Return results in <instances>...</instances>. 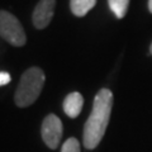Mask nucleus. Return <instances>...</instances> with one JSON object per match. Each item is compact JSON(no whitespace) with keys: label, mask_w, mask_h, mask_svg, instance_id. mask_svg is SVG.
I'll return each instance as SVG.
<instances>
[{"label":"nucleus","mask_w":152,"mask_h":152,"mask_svg":"<svg viewBox=\"0 0 152 152\" xmlns=\"http://www.w3.org/2000/svg\"><path fill=\"white\" fill-rule=\"evenodd\" d=\"M113 108V93L109 89H102L94 98L93 110L84 127V146L94 150L104 137Z\"/></svg>","instance_id":"nucleus-1"},{"label":"nucleus","mask_w":152,"mask_h":152,"mask_svg":"<svg viewBox=\"0 0 152 152\" xmlns=\"http://www.w3.org/2000/svg\"><path fill=\"white\" fill-rule=\"evenodd\" d=\"M45 72L39 67H29L23 72L18 84L14 102L19 108L29 107L34 103L43 89Z\"/></svg>","instance_id":"nucleus-2"},{"label":"nucleus","mask_w":152,"mask_h":152,"mask_svg":"<svg viewBox=\"0 0 152 152\" xmlns=\"http://www.w3.org/2000/svg\"><path fill=\"white\" fill-rule=\"evenodd\" d=\"M0 37L15 47L24 46L27 42L20 22L7 10H0Z\"/></svg>","instance_id":"nucleus-3"},{"label":"nucleus","mask_w":152,"mask_h":152,"mask_svg":"<svg viewBox=\"0 0 152 152\" xmlns=\"http://www.w3.org/2000/svg\"><path fill=\"white\" fill-rule=\"evenodd\" d=\"M62 122L55 114H48L42 122V138L51 150L58 147L60 141L62 138Z\"/></svg>","instance_id":"nucleus-4"},{"label":"nucleus","mask_w":152,"mask_h":152,"mask_svg":"<svg viewBox=\"0 0 152 152\" xmlns=\"http://www.w3.org/2000/svg\"><path fill=\"white\" fill-rule=\"evenodd\" d=\"M56 0H39L33 10L32 20L37 29H45L53 18Z\"/></svg>","instance_id":"nucleus-5"},{"label":"nucleus","mask_w":152,"mask_h":152,"mask_svg":"<svg viewBox=\"0 0 152 152\" xmlns=\"http://www.w3.org/2000/svg\"><path fill=\"white\" fill-rule=\"evenodd\" d=\"M83 105H84L83 95L77 91L70 93L64 100V112L66 113L67 117L76 118L80 113H81Z\"/></svg>","instance_id":"nucleus-6"},{"label":"nucleus","mask_w":152,"mask_h":152,"mask_svg":"<svg viewBox=\"0 0 152 152\" xmlns=\"http://www.w3.org/2000/svg\"><path fill=\"white\" fill-rule=\"evenodd\" d=\"M96 4V0H70V8L74 15L84 17Z\"/></svg>","instance_id":"nucleus-7"},{"label":"nucleus","mask_w":152,"mask_h":152,"mask_svg":"<svg viewBox=\"0 0 152 152\" xmlns=\"http://www.w3.org/2000/svg\"><path fill=\"white\" fill-rule=\"evenodd\" d=\"M108 4L110 10L114 13V15L118 19H122L128 10L129 0H108Z\"/></svg>","instance_id":"nucleus-8"},{"label":"nucleus","mask_w":152,"mask_h":152,"mask_svg":"<svg viewBox=\"0 0 152 152\" xmlns=\"http://www.w3.org/2000/svg\"><path fill=\"white\" fill-rule=\"evenodd\" d=\"M61 152H80V143H79V141L76 138H74V137L69 138L64 143Z\"/></svg>","instance_id":"nucleus-9"},{"label":"nucleus","mask_w":152,"mask_h":152,"mask_svg":"<svg viewBox=\"0 0 152 152\" xmlns=\"http://www.w3.org/2000/svg\"><path fill=\"white\" fill-rule=\"evenodd\" d=\"M10 80H12V77H10V75H9L8 72H5V71H1V72H0V86L9 84L10 83Z\"/></svg>","instance_id":"nucleus-10"},{"label":"nucleus","mask_w":152,"mask_h":152,"mask_svg":"<svg viewBox=\"0 0 152 152\" xmlns=\"http://www.w3.org/2000/svg\"><path fill=\"white\" fill-rule=\"evenodd\" d=\"M148 10L152 13V0H148Z\"/></svg>","instance_id":"nucleus-11"},{"label":"nucleus","mask_w":152,"mask_h":152,"mask_svg":"<svg viewBox=\"0 0 152 152\" xmlns=\"http://www.w3.org/2000/svg\"><path fill=\"white\" fill-rule=\"evenodd\" d=\"M150 52H151V55H152V43H151V47H150Z\"/></svg>","instance_id":"nucleus-12"}]
</instances>
